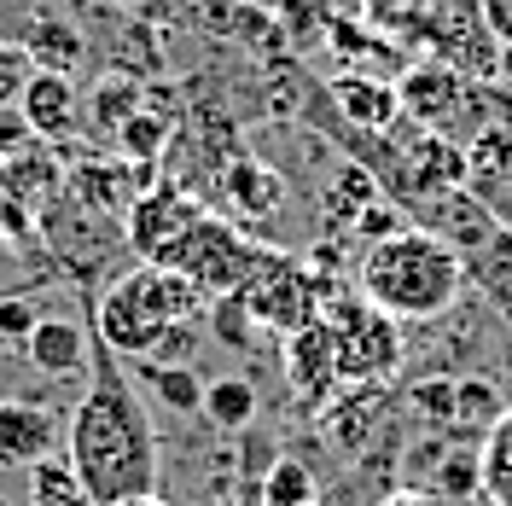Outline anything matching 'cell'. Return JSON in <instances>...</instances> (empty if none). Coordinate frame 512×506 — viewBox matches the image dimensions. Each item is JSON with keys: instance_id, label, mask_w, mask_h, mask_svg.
I'll list each match as a JSON object with an SVG mask.
<instances>
[{"instance_id": "25", "label": "cell", "mask_w": 512, "mask_h": 506, "mask_svg": "<svg viewBox=\"0 0 512 506\" xmlns=\"http://www.w3.org/2000/svg\"><path fill=\"white\" fill-rule=\"evenodd\" d=\"M478 18L495 35V47H512V0H478Z\"/></svg>"}, {"instance_id": "31", "label": "cell", "mask_w": 512, "mask_h": 506, "mask_svg": "<svg viewBox=\"0 0 512 506\" xmlns=\"http://www.w3.org/2000/svg\"><path fill=\"white\" fill-rule=\"evenodd\" d=\"M396 506H414V501H396Z\"/></svg>"}, {"instance_id": "18", "label": "cell", "mask_w": 512, "mask_h": 506, "mask_svg": "<svg viewBox=\"0 0 512 506\" xmlns=\"http://www.w3.org/2000/svg\"><path fill=\"white\" fill-rule=\"evenodd\" d=\"M227 192H233V204H239L245 216H268V210L280 204V181L251 158H239L233 169H227Z\"/></svg>"}, {"instance_id": "13", "label": "cell", "mask_w": 512, "mask_h": 506, "mask_svg": "<svg viewBox=\"0 0 512 506\" xmlns=\"http://www.w3.org/2000/svg\"><path fill=\"white\" fill-rule=\"evenodd\" d=\"M134 379L152 390L163 413H204V379L192 367H158V361H134Z\"/></svg>"}, {"instance_id": "10", "label": "cell", "mask_w": 512, "mask_h": 506, "mask_svg": "<svg viewBox=\"0 0 512 506\" xmlns=\"http://www.w3.org/2000/svg\"><path fill=\"white\" fill-rule=\"evenodd\" d=\"M18 111L30 117L35 140H64V134L76 128V117H82V99H76V82H70V76H59V70H35L24 99H18Z\"/></svg>"}, {"instance_id": "24", "label": "cell", "mask_w": 512, "mask_h": 506, "mask_svg": "<svg viewBox=\"0 0 512 506\" xmlns=\"http://www.w3.org/2000/svg\"><path fill=\"white\" fill-rule=\"evenodd\" d=\"M350 233L355 239H367V245H379V239H390V233H402V216H396L390 204H367V210L355 216Z\"/></svg>"}, {"instance_id": "28", "label": "cell", "mask_w": 512, "mask_h": 506, "mask_svg": "<svg viewBox=\"0 0 512 506\" xmlns=\"http://www.w3.org/2000/svg\"><path fill=\"white\" fill-rule=\"evenodd\" d=\"M111 506H169L163 495H128V501H111Z\"/></svg>"}, {"instance_id": "19", "label": "cell", "mask_w": 512, "mask_h": 506, "mask_svg": "<svg viewBox=\"0 0 512 506\" xmlns=\"http://www.w3.org/2000/svg\"><path fill=\"white\" fill-rule=\"evenodd\" d=\"M507 413V402L495 396V384L489 379H454V425H495Z\"/></svg>"}, {"instance_id": "29", "label": "cell", "mask_w": 512, "mask_h": 506, "mask_svg": "<svg viewBox=\"0 0 512 506\" xmlns=\"http://www.w3.org/2000/svg\"><path fill=\"white\" fill-rule=\"evenodd\" d=\"M501 76L512 82V47H501Z\"/></svg>"}, {"instance_id": "8", "label": "cell", "mask_w": 512, "mask_h": 506, "mask_svg": "<svg viewBox=\"0 0 512 506\" xmlns=\"http://www.w3.org/2000/svg\"><path fill=\"white\" fill-rule=\"evenodd\" d=\"M239 297H245V309H251L262 326H286V332H303V326H309V309H315V303H309V274L274 268V262H262Z\"/></svg>"}, {"instance_id": "1", "label": "cell", "mask_w": 512, "mask_h": 506, "mask_svg": "<svg viewBox=\"0 0 512 506\" xmlns=\"http://www.w3.org/2000/svg\"><path fill=\"white\" fill-rule=\"evenodd\" d=\"M64 460H70V472L82 477V489L94 495V506L128 501V495H158L163 460H158L152 413H140L134 384L117 367V355L99 344V332H94L88 396L64 419Z\"/></svg>"}, {"instance_id": "23", "label": "cell", "mask_w": 512, "mask_h": 506, "mask_svg": "<svg viewBox=\"0 0 512 506\" xmlns=\"http://www.w3.org/2000/svg\"><path fill=\"white\" fill-rule=\"evenodd\" d=\"M30 146H35L30 117H24L18 105H6V111H0V163H6V158H18V152H30Z\"/></svg>"}, {"instance_id": "30", "label": "cell", "mask_w": 512, "mask_h": 506, "mask_svg": "<svg viewBox=\"0 0 512 506\" xmlns=\"http://www.w3.org/2000/svg\"><path fill=\"white\" fill-rule=\"evenodd\" d=\"M256 6H280V0H256Z\"/></svg>"}, {"instance_id": "21", "label": "cell", "mask_w": 512, "mask_h": 506, "mask_svg": "<svg viewBox=\"0 0 512 506\" xmlns=\"http://www.w3.org/2000/svg\"><path fill=\"white\" fill-rule=\"evenodd\" d=\"M30 76H35L30 47H24V41H0V111L24 99V88H30Z\"/></svg>"}, {"instance_id": "14", "label": "cell", "mask_w": 512, "mask_h": 506, "mask_svg": "<svg viewBox=\"0 0 512 506\" xmlns=\"http://www.w3.org/2000/svg\"><path fill=\"white\" fill-rule=\"evenodd\" d=\"M478 483H483V495H489V506H512V408L483 431Z\"/></svg>"}, {"instance_id": "9", "label": "cell", "mask_w": 512, "mask_h": 506, "mask_svg": "<svg viewBox=\"0 0 512 506\" xmlns=\"http://www.w3.org/2000/svg\"><path fill=\"white\" fill-rule=\"evenodd\" d=\"M30 367L41 379H82L88 373V361H94V332L82 326V320H64V315H41L30 332Z\"/></svg>"}, {"instance_id": "26", "label": "cell", "mask_w": 512, "mask_h": 506, "mask_svg": "<svg viewBox=\"0 0 512 506\" xmlns=\"http://www.w3.org/2000/svg\"><path fill=\"white\" fill-rule=\"evenodd\" d=\"M414 408H425V419H454V384H425L414 396Z\"/></svg>"}, {"instance_id": "27", "label": "cell", "mask_w": 512, "mask_h": 506, "mask_svg": "<svg viewBox=\"0 0 512 506\" xmlns=\"http://www.w3.org/2000/svg\"><path fill=\"white\" fill-rule=\"evenodd\" d=\"M367 12H373L379 24H408L414 12H425V0H367Z\"/></svg>"}, {"instance_id": "5", "label": "cell", "mask_w": 512, "mask_h": 506, "mask_svg": "<svg viewBox=\"0 0 512 506\" xmlns=\"http://www.w3.org/2000/svg\"><path fill=\"white\" fill-rule=\"evenodd\" d=\"M326 338H332V355H338V373L350 379H373V373H390L402 361V338H396V320L379 315L361 291L344 297L332 320H326Z\"/></svg>"}, {"instance_id": "32", "label": "cell", "mask_w": 512, "mask_h": 506, "mask_svg": "<svg viewBox=\"0 0 512 506\" xmlns=\"http://www.w3.org/2000/svg\"><path fill=\"white\" fill-rule=\"evenodd\" d=\"M0 349H6V344H0Z\"/></svg>"}, {"instance_id": "15", "label": "cell", "mask_w": 512, "mask_h": 506, "mask_svg": "<svg viewBox=\"0 0 512 506\" xmlns=\"http://www.w3.org/2000/svg\"><path fill=\"white\" fill-rule=\"evenodd\" d=\"M30 59L35 70H59V76H70L76 64H82V35L70 30V24H59V18H30Z\"/></svg>"}, {"instance_id": "16", "label": "cell", "mask_w": 512, "mask_h": 506, "mask_svg": "<svg viewBox=\"0 0 512 506\" xmlns=\"http://www.w3.org/2000/svg\"><path fill=\"white\" fill-rule=\"evenodd\" d=\"M204 419L216 425V431H245L256 419V384L251 379H216L204 384Z\"/></svg>"}, {"instance_id": "11", "label": "cell", "mask_w": 512, "mask_h": 506, "mask_svg": "<svg viewBox=\"0 0 512 506\" xmlns=\"http://www.w3.org/2000/svg\"><path fill=\"white\" fill-rule=\"evenodd\" d=\"M332 105L344 111V123L367 128V134H384V128L402 117V94H396V82H384V76H361V70H344V76L332 82Z\"/></svg>"}, {"instance_id": "22", "label": "cell", "mask_w": 512, "mask_h": 506, "mask_svg": "<svg viewBox=\"0 0 512 506\" xmlns=\"http://www.w3.org/2000/svg\"><path fill=\"white\" fill-rule=\"evenodd\" d=\"M35 303L30 297H0V344H30V332H35Z\"/></svg>"}, {"instance_id": "6", "label": "cell", "mask_w": 512, "mask_h": 506, "mask_svg": "<svg viewBox=\"0 0 512 506\" xmlns=\"http://www.w3.org/2000/svg\"><path fill=\"white\" fill-rule=\"evenodd\" d=\"M64 448V419L53 402L35 396H0V466L30 472Z\"/></svg>"}, {"instance_id": "12", "label": "cell", "mask_w": 512, "mask_h": 506, "mask_svg": "<svg viewBox=\"0 0 512 506\" xmlns=\"http://www.w3.org/2000/svg\"><path fill=\"white\" fill-rule=\"evenodd\" d=\"M251 506H320V483L297 454H274L256 477Z\"/></svg>"}, {"instance_id": "2", "label": "cell", "mask_w": 512, "mask_h": 506, "mask_svg": "<svg viewBox=\"0 0 512 506\" xmlns=\"http://www.w3.org/2000/svg\"><path fill=\"white\" fill-rule=\"evenodd\" d=\"M355 291L390 315L396 326L402 320H437L460 303L466 291V262L454 245H443L437 233L425 227H402L379 245H367L361 262H355Z\"/></svg>"}, {"instance_id": "7", "label": "cell", "mask_w": 512, "mask_h": 506, "mask_svg": "<svg viewBox=\"0 0 512 506\" xmlns=\"http://www.w3.org/2000/svg\"><path fill=\"white\" fill-rule=\"evenodd\" d=\"M198 222H204V210L181 187H146L134 198V210H128V239H134L140 262H163L187 239V227H198Z\"/></svg>"}, {"instance_id": "4", "label": "cell", "mask_w": 512, "mask_h": 506, "mask_svg": "<svg viewBox=\"0 0 512 506\" xmlns=\"http://www.w3.org/2000/svg\"><path fill=\"white\" fill-rule=\"evenodd\" d=\"M262 262H268V256L251 251L233 227L210 222V216H204L198 227H187V239L163 256V268H175L181 280H192L198 291H216V297H227V291H245Z\"/></svg>"}, {"instance_id": "20", "label": "cell", "mask_w": 512, "mask_h": 506, "mask_svg": "<svg viewBox=\"0 0 512 506\" xmlns=\"http://www.w3.org/2000/svg\"><path fill=\"white\" fill-rule=\"evenodd\" d=\"M163 140H169V123L163 117H152V111H134L123 128H117V146H123V158H158Z\"/></svg>"}, {"instance_id": "3", "label": "cell", "mask_w": 512, "mask_h": 506, "mask_svg": "<svg viewBox=\"0 0 512 506\" xmlns=\"http://www.w3.org/2000/svg\"><path fill=\"white\" fill-rule=\"evenodd\" d=\"M198 297L204 291L192 280H181L175 268L140 262L134 274L105 285V297H99V309H94V332L117 361H146L175 326H187L198 315Z\"/></svg>"}, {"instance_id": "17", "label": "cell", "mask_w": 512, "mask_h": 506, "mask_svg": "<svg viewBox=\"0 0 512 506\" xmlns=\"http://www.w3.org/2000/svg\"><path fill=\"white\" fill-rule=\"evenodd\" d=\"M30 506H94V495L70 472V460H41L30 466Z\"/></svg>"}]
</instances>
